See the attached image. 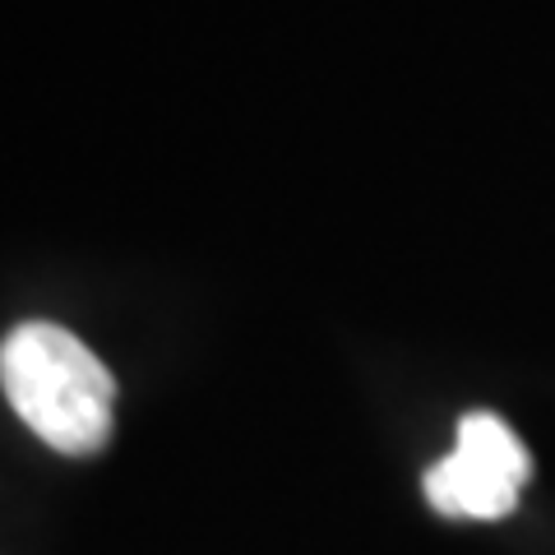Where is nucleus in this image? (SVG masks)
Instances as JSON below:
<instances>
[{
  "mask_svg": "<svg viewBox=\"0 0 555 555\" xmlns=\"http://www.w3.org/2000/svg\"><path fill=\"white\" fill-rule=\"evenodd\" d=\"M532 477V459L514 430L491 412H467L459 444L426 473V500L444 518H505Z\"/></svg>",
  "mask_w": 555,
  "mask_h": 555,
  "instance_id": "obj_2",
  "label": "nucleus"
},
{
  "mask_svg": "<svg viewBox=\"0 0 555 555\" xmlns=\"http://www.w3.org/2000/svg\"><path fill=\"white\" fill-rule=\"evenodd\" d=\"M0 389L20 422L65 459H93L112 440L116 379L69 328L14 324L0 343Z\"/></svg>",
  "mask_w": 555,
  "mask_h": 555,
  "instance_id": "obj_1",
  "label": "nucleus"
}]
</instances>
